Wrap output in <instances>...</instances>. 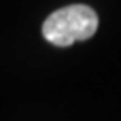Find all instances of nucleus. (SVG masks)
Masks as SVG:
<instances>
[{
  "instance_id": "f257e3e1",
  "label": "nucleus",
  "mask_w": 121,
  "mask_h": 121,
  "mask_svg": "<svg viewBox=\"0 0 121 121\" xmlns=\"http://www.w3.org/2000/svg\"><path fill=\"white\" fill-rule=\"evenodd\" d=\"M98 14L88 5H69L50 14L43 24V36L54 46L68 47L85 41L98 30Z\"/></svg>"
}]
</instances>
